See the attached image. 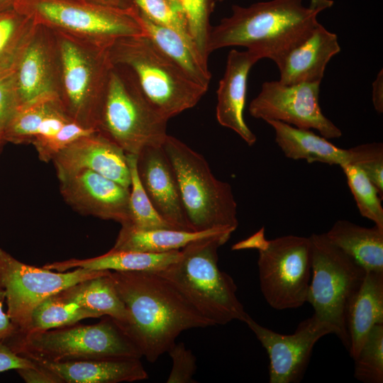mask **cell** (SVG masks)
I'll list each match as a JSON object with an SVG mask.
<instances>
[{"instance_id":"6da1fadb","label":"cell","mask_w":383,"mask_h":383,"mask_svg":"<svg viewBox=\"0 0 383 383\" xmlns=\"http://www.w3.org/2000/svg\"><path fill=\"white\" fill-rule=\"evenodd\" d=\"M111 276L128 313L121 328L152 363L183 331L213 326L155 272L111 271Z\"/></svg>"},{"instance_id":"7a4b0ae2","label":"cell","mask_w":383,"mask_h":383,"mask_svg":"<svg viewBox=\"0 0 383 383\" xmlns=\"http://www.w3.org/2000/svg\"><path fill=\"white\" fill-rule=\"evenodd\" d=\"M318 9L303 0H270L248 6L233 5L231 16L211 26L207 50L241 46L274 62L311 33Z\"/></svg>"},{"instance_id":"3957f363","label":"cell","mask_w":383,"mask_h":383,"mask_svg":"<svg viewBox=\"0 0 383 383\" xmlns=\"http://www.w3.org/2000/svg\"><path fill=\"white\" fill-rule=\"evenodd\" d=\"M230 235L199 239L180 250L179 257L155 273L171 284L205 318L215 325L248 314L238 299L233 278L218 266V248Z\"/></svg>"},{"instance_id":"277c9868","label":"cell","mask_w":383,"mask_h":383,"mask_svg":"<svg viewBox=\"0 0 383 383\" xmlns=\"http://www.w3.org/2000/svg\"><path fill=\"white\" fill-rule=\"evenodd\" d=\"M113 64L128 67L156 111L165 119L194 107L208 88L165 55L148 35L121 38L109 47Z\"/></svg>"},{"instance_id":"5b68a950","label":"cell","mask_w":383,"mask_h":383,"mask_svg":"<svg viewBox=\"0 0 383 383\" xmlns=\"http://www.w3.org/2000/svg\"><path fill=\"white\" fill-rule=\"evenodd\" d=\"M4 343L21 356L52 362L142 357L129 337L109 316L92 325L75 323L14 335Z\"/></svg>"},{"instance_id":"8992f818","label":"cell","mask_w":383,"mask_h":383,"mask_svg":"<svg viewBox=\"0 0 383 383\" xmlns=\"http://www.w3.org/2000/svg\"><path fill=\"white\" fill-rule=\"evenodd\" d=\"M167 121L153 108L133 72L113 64L97 131L126 154L138 155L147 147L163 144Z\"/></svg>"},{"instance_id":"52a82bcc","label":"cell","mask_w":383,"mask_h":383,"mask_svg":"<svg viewBox=\"0 0 383 383\" xmlns=\"http://www.w3.org/2000/svg\"><path fill=\"white\" fill-rule=\"evenodd\" d=\"M177 177L183 205L194 231L238 226L231 184L218 179L203 155L167 135L162 145Z\"/></svg>"},{"instance_id":"ba28073f","label":"cell","mask_w":383,"mask_h":383,"mask_svg":"<svg viewBox=\"0 0 383 383\" xmlns=\"http://www.w3.org/2000/svg\"><path fill=\"white\" fill-rule=\"evenodd\" d=\"M232 249L257 250L260 290L272 308L296 309L307 302L311 277L309 237L287 235L267 240L262 228Z\"/></svg>"},{"instance_id":"9c48e42d","label":"cell","mask_w":383,"mask_h":383,"mask_svg":"<svg viewBox=\"0 0 383 383\" xmlns=\"http://www.w3.org/2000/svg\"><path fill=\"white\" fill-rule=\"evenodd\" d=\"M13 7L36 24L97 44L148 35L136 6L124 9L90 0H16Z\"/></svg>"},{"instance_id":"30bf717a","label":"cell","mask_w":383,"mask_h":383,"mask_svg":"<svg viewBox=\"0 0 383 383\" xmlns=\"http://www.w3.org/2000/svg\"><path fill=\"white\" fill-rule=\"evenodd\" d=\"M55 33L62 57L60 101L64 109L76 123L97 131L113 66L111 45Z\"/></svg>"},{"instance_id":"8fae6325","label":"cell","mask_w":383,"mask_h":383,"mask_svg":"<svg viewBox=\"0 0 383 383\" xmlns=\"http://www.w3.org/2000/svg\"><path fill=\"white\" fill-rule=\"evenodd\" d=\"M309 238L311 277L307 302L313 306L318 318L335 327V335L348 351L346 310L367 271L333 244L325 233H313Z\"/></svg>"},{"instance_id":"7c38bea8","label":"cell","mask_w":383,"mask_h":383,"mask_svg":"<svg viewBox=\"0 0 383 383\" xmlns=\"http://www.w3.org/2000/svg\"><path fill=\"white\" fill-rule=\"evenodd\" d=\"M109 271L82 267L52 271L25 264L0 248V301L6 304V312L15 328L14 335L27 332L33 311L47 298Z\"/></svg>"},{"instance_id":"4fadbf2b","label":"cell","mask_w":383,"mask_h":383,"mask_svg":"<svg viewBox=\"0 0 383 383\" xmlns=\"http://www.w3.org/2000/svg\"><path fill=\"white\" fill-rule=\"evenodd\" d=\"M320 84H287L265 82L249 106L250 115L265 122L277 121L303 129H315L327 139L342 136L341 130L322 112Z\"/></svg>"},{"instance_id":"5bb4252c","label":"cell","mask_w":383,"mask_h":383,"mask_svg":"<svg viewBox=\"0 0 383 383\" xmlns=\"http://www.w3.org/2000/svg\"><path fill=\"white\" fill-rule=\"evenodd\" d=\"M254 333L270 360V383H297L301 381L308 367L313 348L324 335L336 330L315 313L300 322L294 333H276L265 328L249 315L244 321Z\"/></svg>"},{"instance_id":"9a60e30c","label":"cell","mask_w":383,"mask_h":383,"mask_svg":"<svg viewBox=\"0 0 383 383\" xmlns=\"http://www.w3.org/2000/svg\"><path fill=\"white\" fill-rule=\"evenodd\" d=\"M20 108L62 92V57L55 30L37 24L15 70Z\"/></svg>"},{"instance_id":"2e32d148","label":"cell","mask_w":383,"mask_h":383,"mask_svg":"<svg viewBox=\"0 0 383 383\" xmlns=\"http://www.w3.org/2000/svg\"><path fill=\"white\" fill-rule=\"evenodd\" d=\"M59 181L62 198L76 211L121 226L128 223L130 188L91 170Z\"/></svg>"},{"instance_id":"e0dca14e","label":"cell","mask_w":383,"mask_h":383,"mask_svg":"<svg viewBox=\"0 0 383 383\" xmlns=\"http://www.w3.org/2000/svg\"><path fill=\"white\" fill-rule=\"evenodd\" d=\"M59 179L91 170L131 188L125 152L98 131L72 142L52 159Z\"/></svg>"},{"instance_id":"ac0fdd59","label":"cell","mask_w":383,"mask_h":383,"mask_svg":"<svg viewBox=\"0 0 383 383\" xmlns=\"http://www.w3.org/2000/svg\"><path fill=\"white\" fill-rule=\"evenodd\" d=\"M137 171L161 217L177 229L194 231L185 212L175 171L162 146L143 149L138 155Z\"/></svg>"},{"instance_id":"d6986e66","label":"cell","mask_w":383,"mask_h":383,"mask_svg":"<svg viewBox=\"0 0 383 383\" xmlns=\"http://www.w3.org/2000/svg\"><path fill=\"white\" fill-rule=\"evenodd\" d=\"M261 59L252 50H230L217 90L218 122L235 132L250 146L256 143L257 137L244 119L247 81L250 69Z\"/></svg>"},{"instance_id":"ffe728a7","label":"cell","mask_w":383,"mask_h":383,"mask_svg":"<svg viewBox=\"0 0 383 383\" xmlns=\"http://www.w3.org/2000/svg\"><path fill=\"white\" fill-rule=\"evenodd\" d=\"M340 51L337 35L318 23L305 40L275 62L279 81L321 84L328 63Z\"/></svg>"},{"instance_id":"44dd1931","label":"cell","mask_w":383,"mask_h":383,"mask_svg":"<svg viewBox=\"0 0 383 383\" xmlns=\"http://www.w3.org/2000/svg\"><path fill=\"white\" fill-rule=\"evenodd\" d=\"M32 360L55 372L61 378L63 383L133 382L148 378L140 358L92 359L63 362Z\"/></svg>"},{"instance_id":"7402d4cb","label":"cell","mask_w":383,"mask_h":383,"mask_svg":"<svg viewBox=\"0 0 383 383\" xmlns=\"http://www.w3.org/2000/svg\"><path fill=\"white\" fill-rule=\"evenodd\" d=\"M350 340L348 352L355 360L369 333L383 324V272L368 271L349 301L345 316Z\"/></svg>"},{"instance_id":"603a6c76","label":"cell","mask_w":383,"mask_h":383,"mask_svg":"<svg viewBox=\"0 0 383 383\" xmlns=\"http://www.w3.org/2000/svg\"><path fill=\"white\" fill-rule=\"evenodd\" d=\"M266 123L274 129L275 142L287 158L340 167L349 163L348 150L335 146L309 129L299 128L277 121Z\"/></svg>"},{"instance_id":"cb8c5ba5","label":"cell","mask_w":383,"mask_h":383,"mask_svg":"<svg viewBox=\"0 0 383 383\" xmlns=\"http://www.w3.org/2000/svg\"><path fill=\"white\" fill-rule=\"evenodd\" d=\"M180 254V250L155 253L111 249L108 252L97 257L87 259L72 258L48 263L43 267L57 272L82 267L92 270L156 272L175 262Z\"/></svg>"},{"instance_id":"d4e9b609","label":"cell","mask_w":383,"mask_h":383,"mask_svg":"<svg viewBox=\"0 0 383 383\" xmlns=\"http://www.w3.org/2000/svg\"><path fill=\"white\" fill-rule=\"evenodd\" d=\"M231 228H218L204 231H183L172 228L137 230L121 226L115 244L116 250L166 252L179 250L190 243L206 238L231 235Z\"/></svg>"},{"instance_id":"484cf974","label":"cell","mask_w":383,"mask_h":383,"mask_svg":"<svg viewBox=\"0 0 383 383\" xmlns=\"http://www.w3.org/2000/svg\"><path fill=\"white\" fill-rule=\"evenodd\" d=\"M325 234L367 272H383V228L338 220Z\"/></svg>"},{"instance_id":"4316f807","label":"cell","mask_w":383,"mask_h":383,"mask_svg":"<svg viewBox=\"0 0 383 383\" xmlns=\"http://www.w3.org/2000/svg\"><path fill=\"white\" fill-rule=\"evenodd\" d=\"M55 294L60 299L76 303L101 317L109 316L121 327L127 323L128 313L118 294L111 271L82 281Z\"/></svg>"},{"instance_id":"83f0119b","label":"cell","mask_w":383,"mask_h":383,"mask_svg":"<svg viewBox=\"0 0 383 383\" xmlns=\"http://www.w3.org/2000/svg\"><path fill=\"white\" fill-rule=\"evenodd\" d=\"M138 13L148 36L155 45L195 81L209 88L211 74L208 63L196 49L177 30L154 22L139 11Z\"/></svg>"},{"instance_id":"f1b7e54d","label":"cell","mask_w":383,"mask_h":383,"mask_svg":"<svg viewBox=\"0 0 383 383\" xmlns=\"http://www.w3.org/2000/svg\"><path fill=\"white\" fill-rule=\"evenodd\" d=\"M36 26L13 6L0 12V74L16 70Z\"/></svg>"},{"instance_id":"f546056e","label":"cell","mask_w":383,"mask_h":383,"mask_svg":"<svg viewBox=\"0 0 383 383\" xmlns=\"http://www.w3.org/2000/svg\"><path fill=\"white\" fill-rule=\"evenodd\" d=\"M61 107L62 104L57 96L43 97L21 107L3 133L4 141L30 144L43 122Z\"/></svg>"},{"instance_id":"4dcf8cb0","label":"cell","mask_w":383,"mask_h":383,"mask_svg":"<svg viewBox=\"0 0 383 383\" xmlns=\"http://www.w3.org/2000/svg\"><path fill=\"white\" fill-rule=\"evenodd\" d=\"M101 316L76 303L60 299L53 294L33 311L26 333L45 331L75 324L86 318ZM23 335V334H18Z\"/></svg>"},{"instance_id":"1f68e13d","label":"cell","mask_w":383,"mask_h":383,"mask_svg":"<svg viewBox=\"0 0 383 383\" xmlns=\"http://www.w3.org/2000/svg\"><path fill=\"white\" fill-rule=\"evenodd\" d=\"M126 157L131 184L129 197V222L123 226L137 230L177 229L161 217L146 194L137 171L138 155L126 154Z\"/></svg>"},{"instance_id":"d6a6232c","label":"cell","mask_w":383,"mask_h":383,"mask_svg":"<svg viewBox=\"0 0 383 383\" xmlns=\"http://www.w3.org/2000/svg\"><path fill=\"white\" fill-rule=\"evenodd\" d=\"M362 216L383 228V208L379 192L369 177L350 163L340 167Z\"/></svg>"},{"instance_id":"836d02e7","label":"cell","mask_w":383,"mask_h":383,"mask_svg":"<svg viewBox=\"0 0 383 383\" xmlns=\"http://www.w3.org/2000/svg\"><path fill=\"white\" fill-rule=\"evenodd\" d=\"M355 360L354 377L364 383L383 382V324L374 326Z\"/></svg>"},{"instance_id":"e575fe53","label":"cell","mask_w":383,"mask_h":383,"mask_svg":"<svg viewBox=\"0 0 383 383\" xmlns=\"http://www.w3.org/2000/svg\"><path fill=\"white\" fill-rule=\"evenodd\" d=\"M192 43L201 59L208 63L207 45L211 26L210 16L215 0H179Z\"/></svg>"},{"instance_id":"d590c367","label":"cell","mask_w":383,"mask_h":383,"mask_svg":"<svg viewBox=\"0 0 383 383\" xmlns=\"http://www.w3.org/2000/svg\"><path fill=\"white\" fill-rule=\"evenodd\" d=\"M132 1L138 11L146 17L155 23L177 30L194 48L179 0H132Z\"/></svg>"},{"instance_id":"8d00e7d4","label":"cell","mask_w":383,"mask_h":383,"mask_svg":"<svg viewBox=\"0 0 383 383\" xmlns=\"http://www.w3.org/2000/svg\"><path fill=\"white\" fill-rule=\"evenodd\" d=\"M349 163L361 170L377 188L383 198V144L372 142L348 149Z\"/></svg>"},{"instance_id":"74e56055","label":"cell","mask_w":383,"mask_h":383,"mask_svg":"<svg viewBox=\"0 0 383 383\" xmlns=\"http://www.w3.org/2000/svg\"><path fill=\"white\" fill-rule=\"evenodd\" d=\"M172 360V367L167 383H192L196 370V358L183 343H174L167 350Z\"/></svg>"},{"instance_id":"f35d334b","label":"cell","mask_w":383,"mask_h":383,"mask_svg":"<svg viewBox=\"0 0 383 383\" xmlns=\"http://www.w3.org/2000/svg\"><path fill=\"white\" fill-rule=\"evenodd\" d=\"M20 109L15 70L0 74V134Z\"/></svg>"},{"instance_id":"ab89813d","label":"cell","mask_w":383,"mask_h":383,"mask_svg":"<svg viewBox=\"0 0 383 383\" xmlns=\"http://www.w3.org/2000/svg\"><path fill=\"white\" fill-rule=\"evenodd\" d=\"M36 365L32 360L16 353L6 344L0 341V372L34 367Z\"/></svg>"},{"instance_id":"60d3db41","label":"cell","mask_w":383,"mask_h":383,"mask_svg":"<svg viewBox=\"0 0 383 383\" xmlns=\"http://www.w3.org/2000/svg\"><path fill=\"white\" fill-rule=\"evenodd\" d=\"M36 363V362H35ZM34 367L16 370L17 373L26 383H63L55 372L38 365Z\"/></svg>"},{"instance_id":"b9f144b4","label":"cell","mask_w":383,"mask_h":383,"mask_svg":"<svg viewBox=\"0 0 383 383\" xmlns=\"http://www.w3.org/2000/svg\"><path fill=\"white\" fill-rule=\"evenodd\" d=\"M372 103L376 111L383 112V72L381 70L372 83Z\"/></svg>"},{"instance_id":"7bdbcfd3","label":"cell","mask_w":383,"mask_h":383,"mask_svg":"<svg viewBox=\"0 0 383 383\" xmlns=\"http://www.w3.org/2000/svg\"><path fill=\"white\" fill-rule=\"evenodd\" d=\"M16 333L6 312L3 309V302L0 301V341L4 343L11 338Z\"/></svg>"},{"instance_id":"ee69618b","label":"cell","mask_w":383,"mask_h":383,"mask_svg":"<svg viewBox=\"0 0 383 383\" xmlns=\"http://www.w3.org/2000/svg\"><path fill=\"white\" fill-rule=\"evenodd\" d=\"M102 4L111 6L117 8L129 9L135 7L132 0H90Z\"/></svg>"},{"instance_id":"f6af8a7d","label":"cell","mask_w":383,"mask_h":383,"mask_svg":"<svg viewBox=\"0 0 383 383\" xmlns=\"http://www.w3.org/2000/svg\"><path fill=\"white\" fill-rule=\"evenodd\" d=\"M219 2H222L224 0H217ZM333 4L332 0H311L310 6L313 9H318L323 11L325 9H329Z\"/></svg>"},{"instance_id":"bcb514c9","label":"cell","mask_w":383,"mask_h":383,"mask_svg":"<svg viewBox=\"0 0 383 383\" xmlns=\"http://www.w3.org/2000/svg\"><path fill=\"white\" fill-rule=\"evenodd\" d=\"M16 0H0V12L13 6Z\"/></svg>"},{"instance_id":"7dc6e473","label":"cell","mask_w":383,"mask_h":383,"mask_svg":"<svg viewBox=\"0 0 383 383\" xmlns=\"http://www.w3.org/2000/svg\"><path fill=\"white\" fill-rule=\"evenodd\" d=\"M4 141V140L3 138V135L0 134V145Z\"/></svg>"}]
</instances>
